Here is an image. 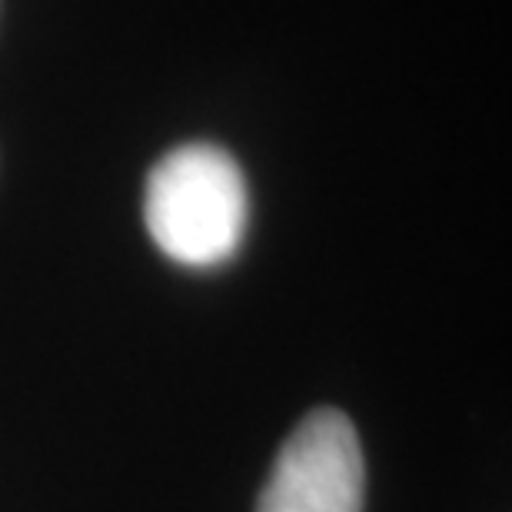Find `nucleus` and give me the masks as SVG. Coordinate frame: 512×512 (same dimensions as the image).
I'll use <instances>...</instances> for the list:
<instances>
[{
  "label": "nucleus",
  "instance_id": "1",
  "mask_svg": "<svg viewBox=\"0 0 512 512\" xmlns=\"http://www.w3.org/2000/svg\"><path fill=\"white\" fill-rule=\"evenodd\" d=\"M143 223L167 260L213 270L237 256L250 223V190L240 163L217 143H183L153 163L143 190Z\"/></svg>",
  "mask_w": 512,
  "mask_h": 512
},
{
  "label": "nucleus",
  "instance_id": "2",
  "mask_svg": "<svg viewBox=\"0 0 512 512\" xmlns=\"http://www.w3.org/2000/svg\"><path fill=\"white\" fill-rule=\"evenodd\" d=\"M366 459L340 409H313L293 429L266 476L256 512H363Z\"/></svg>",
  "mask_w": 512,
  "mask_h": 512
}]
</instances>
